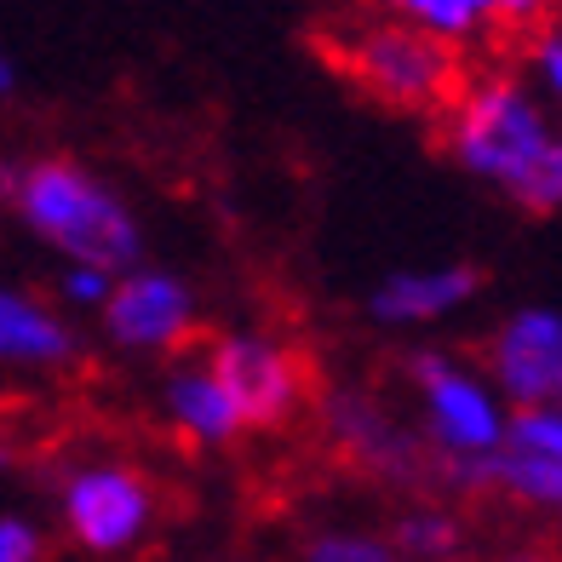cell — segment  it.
I'll return each instance as SVG.
<instances>
[{
    "mask_svg": "<svg viewBox=\"0 0 562 562\" xmlns=\"http://www.w3.org/2000/svg\"><path fill=\"white\" fill-rule=\"evenodd\" d=\"M7 201L18 224L41 247L58 252V265H92L126 276L144 265V224L104 172L75 156H30L7 172Z\"/></svg>",
    "mask_w": 562,
    "mask_h": 562,
    "instance_id": "2",
    "label": "cell"
},
{
    "mask_svg": "<svg viewBox=\"0 0 562 562\" xmlns=\"http://www.w3.org/2000/svg\"><path fill=\"white\" fill-rule=\"evenodd\" d=\"M207 368L224 379V391L236 396L247 430H281L304 414L311 402V368L304 356L259 327H236L207 345Z\"/></svg>",
    "mask_w": 562,
    "mask_h": 562,
    "instance_id": "6",
    "label": "cell"
},
{
    "mask_svg": "<svg viewBox=\"0 0 562 562\" xmlns=\"http://www.w3.org/2000/svg\"><path fill=\"white\" fill-rule=\"evenodd\" d=\"M505 562H551V557H540V551H510Z\"/></svg>",
    "mask_w": 562,
    "mask_h": 562,
    "instance_id": "21",
    "label": "cell"
},
{
    "mask_svg": "<svg viewBox=\"0 0 562 562\" xmlns=\"http://www.w3.org/2000/svg\"><path fill=\"white\" fill-rule=\"evenodd\" d=\"M304 562H407V557L396 551V540H379V533L327 528L304 540Z\"/></svg>",
    "mask_w": 562,
    "mask_h": 562,
    "instance_id": "16",
    "label": "cell"
},
{
    "mask_svg": "<svg viewBox=\"0 0 562 562\" xmlns=\"http://www.w3.org/2000/svg\"><path fill=\"white\" fill-rule=\"evenodd\" d=\"M161 414L190 448H229L236 437H247L241 407L224 391V379L207 368V356L201 362H172V373L161 379Z\"/></svg>",
    "mask_w": 562,
    "mask_h": 562,
    "instance_id": "12",
    "label": "cell"
},
{
    "mask_svg": "<svg viewBox=\"0 0 562 562\" xmlns=\"http://www.w3.org/2000/svg\"><path fill=\"white\" fill-rule=\"evenodd\" d=\"M195 322H201V304L195 288L178 270H156V265H138L115 281V299L104 304V339L126 356H172L195 339Z\"/></svg>",
    "mask_w": 562,
    "mask_h": 562,
    "instance_id": "8",
    "label": "cell"
},
{
    "mask_svg": "<svg viewBox=\"0 0 562 562\" xmlns=\"http://www.w3.org/2000/svg\"><path fill=\"white\" fill-rule=\"evenodd\" d=\"M316 425L322 442L334 448L350 471H368L391 488H425V482H442V459L425 442L419 425H407L396 407L368 391V385H327L316 396Z\"/></svg>",
    "mask_w": 562,
    "mask_h": 562,
    "instance_id": "5",
    "label": "cell"
},
{
    "mask_svg": "<svg viewBox=\"0 0 562 562\" xmlns=\"http://www.w3.org/2000/svg\"><path fill=\"white\" fill-rule=\"evenodd\" d=\"M557 407H562V385H557Z\"/></svg>",
    "mask_w": 562,
    "mask_h": 562,
    "instance_id": "22",
    "label": "cell"
},
{
    "mask_svg": "<svg viewBox=\"0 0 562 562\" xmlns=\"http://www.w3.org/2000/svg\"><path fill=\"white\" fill-rule=\"evenodd\" d=\"M528 81L546 92V104L562 121V18H551L546 30L528 41Z\"/></svg>",
    "mask_w": 562,
    "mask_h": 562,
    "instance_id": "17",
    "label": "cell"
},
{
    "mask_svg": "<svg viewBox=\"0 0 562 562\" xmlns=\"http://www.w3.org/2000/svg\"><path fill=\"white\" fill-rule=\"evenodd\" d=\"M510 448H528V453H551L562 459V407H528V414L510 419Z\"/></svg>",
    "mask_w": 562,
    "mask_h": 562,
    "instance_id": "19",
    "label": "cell"
},
{
    "mask_svg": "<svg viewBox=\"0 0 562 562\" xmlns=\"http://www.w3.org/2000/svg\"><path fill=\"white\" fill-rule=\"evenodd\" d=\"M41 557H46L41 528L30 517H18V510H7L0 517V562H41Z\"/></svg>",
    "mask_w": 562,
    "mask_h": 562,
    "instance_id": "20",
    "label": "cell"
},
{
    "mask_svg": "<svg viewBox=\"0 0 562 562\" xmlns=\"http://www.w3.org/2000/svg\"><path fill=\"white\" fill-rule=\"evenodd\" d=\"M58 510H64V528L75 533V546L115 557V551H133L149 533L156 494H149L144 471L121 465V459H92V465H75L58 482Z\"/></svg>",
    "mask_w": 562,
    "mask_h": 562,
    "instance_id": "7",
    "label": "cell"
},
{
    "mask_svg": "<svg viewBox=\"0 0 562 562\" xmlns=\"http://www.w3.org/2000/svg\"><path fill=\"white\" fill-rule=\"evenodd\" d=\"M407 385L419 402V430L442 459L448 488H494V459L510 448V419L505 396L494 391V379L459 362L453 350H407Z\"/></svg>",
    "mask_w": 562,
    "mask_h": 562,
    "instance_id": "4",
    "label": "cell"
},
{
    "mask_svg": "<svg viewBox=\"0 0 562 562\" xmlns=\"http://www.w3.org/2000/svg\"><path fill=\"white\" fill-rule=\"evenodd\" d=\"M442 156L528 213H562V121L517 69H471L437 121Z\"/></svg>",
    "mask_w": 562,
    "mask_h": 562,
    "instance_id": "1",
    "label": "cell"
},
{
    "mask_svg": "<svg viewBox=\"0 0 562 562\" xmlns=\"http://www.w3.org/2000/svg\"><path fill=\"white\" fill-rule=\"evenodd\" d=\"M391 540L407 562H453L459 546H465V528H459V517L448 505H414L396 517Z\"/></svg>",
    "mask_w": 562,
    "mask_h": 562,
    "instance_id": "15",
    "label": "cell"
},
{
    "mask_svg": "<svg viewBox=\"0 0 562 562\" xmlns=\"http://www.w3.org/2000/svg\"><path fill=\"white\" fill-rule=\"evenodd\" d=\"M322 53L373 104H385L396 115H425V121H442L471 81V69H465L453 41L430 35L385 7H362V12L334 18L322 30Z\"/></svg>",
    "mask_w": 562,
    "mask_h": 562,
    "instance_id": "3",
    "label": "cell"
},
{
    "mask_svg": "<svg viewBox=\"0 0 562 562\" xmlns=\"http://www.w3.org/2000/svg\"><path fill=\"white\" fill-rule=\"evenodd\" d=\"M115 281L110 270H92V265H58V299L69 311H98L104 316V304L115 299Z\"/></svg>",
    "mask_w": 562,
    "mask_h": 562,
    "instance_id": "18",
    "label": "cell"
},
{
    "mask_svg": "<svg viewBox=\"0 0 562 562\" xmlns=\"http://www.w3.org/2000/svg\"><path fill=\"white\" fill-rule=\"evenodd\" d=\"M0 356H7V368L53 373L81 356V339H75V327L64 322L53 299L30 288H7L0 293Z\"/></svg>",
    "mask_w": 562,
    "mask_h": 562,
    "instance_id": "13",
    "label": "cell"
},
{
    "mask_svg": "<svg viewBox=\"0 0 562 562\" xmlns=\"http://www.w3.org/2000/svg\"><path fill=\"white\" fill-rule=\"evenodd\" d=\"M482 373L494 379V391L517 414L551 407L562 385V311H551V304L510 311L482 345Z\"/></svg>",
    "mask_w": 562,
    "mask_h": 562,
    "instance_id": "9",
    "label": "cell"
},
{
    "mask_svg": "<svg viewBox=\"0 0 562 562\" xmlns=\"http://www.w3.org/2000/svg\"><path fill=\"white\" fill-rule=\"evenodd\" d=\"M494 488L522 499V505H540L562 517V459L551 453H528V448H505L494 459Z\"/></svg>",
    "mask_w": 562,
    "mask_h": 562,
    "instance_id": "14",
    "label": "cell"
},
{
    "mask_svg": "<svg viewBox=\"0 0 562 562\" xmlns=\"http://www.w3.org/2000/svg\"><path fill=\"white\" fill-rule=\"evenodd\" d=\"M482 293L476 265H419V270H391L368 293V316L379 327H430L459 316Z\"/></svg>",
    "mask_w": 562,
    "mask_h": 562,
    "instance_id": "10",
    "label": "cell"
},
{
    "mask_svg": "<svg viewBox=\"0 0 562 562\" xmlns=\"http://www.w3.org/2000/svg\"><path fill=\"white\" fill-rule=\"evenodd\" d=\"M373 7H385L430 35L465 46L482 35H528L533 41L551 23L557 0H373Z\"/></svg>",
    "mask_w": 562,
    "mask_h": 562,
    "instance_id": "11",
    "label": "cell"
}]
</instances>
